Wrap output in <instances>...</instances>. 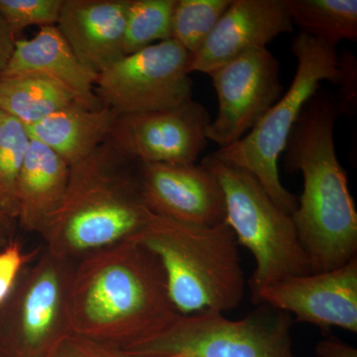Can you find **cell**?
I'll return each mask as SVG.
<instances>
[{"label":"cell","mask_w":357,"mask_h":357,"mask_svg":"<svg viewBox=\"0 0 357 357\" xmlns=\"http://www.w3.org/2000/svg\"><path fill=\"white\" fill-rule=\"evenodd\" d=\"M218 114L206 138L220 148L241 140L284 93L280 64L267 48H256L210 74Z\"/></svg>","instance_id":"obj_10"},{"label":"cell","mask_w":357,"mask_h":357,"mask_svg":"<svg viewBox=\"0 0 357 357\" xmlns=\"http://www.w3.org/2000/svg\"><path fill=\"white\" fill-rule=\"evenodd\" d=\"M77 262L45 248L0 307V357H52L72 333L70 294Z\"/></svg>","instance_id":"obj_8"},{"label":"cell","mask_w":357,"mask_h":357,"mask_svg":"<svg viewBox=\"0 0 357 357\" xmlns=\"http://www.w3.org/2000/svg\"><path fill=\"white\" fill-rule=\"evenodd\" d=\"M321 328L332 326L357 333V256L342 266L287 280L263 289L251 298Z\"/></svg>","instance_id":"obj_12"},{"label":"cell","mask_w":357,"mask_h":357,"mask_svg":"<svg viewBox=\"0 0 357 357\" xmlns=\"http://www.w3.org/2000/svg\"><path fill=\"white\" fill-rule=\"evenodd\" d=\"M69 178L64 160L31 138L18 180L16 220L23 229L43 234L64 204Z\"/></svg>","instance_id":"obj_17"},{"label":"cell","mask_w":357,"mask_h":357,"mask_svg":"<svg viewBox=\"0 0 357 357\" xmlns=\"http://www.w3.org/2000/svg\"><path fill=\"white\" fill-rule=\"evenodd\" d=\"M340 93L337 100L338 114L352 117L357 110V60L354 54L344 50L338 55Z\"/></svg>","instance_id":"obj_26"},{"label":"cell","mask_w":357,"mask_h":357,"mask_svg":"<svg viewBox=\"0 0 357 357\" xmlns=\"http://www.w3.org/2000/svg\"><path fill=\"white\" fill-rule=\"evenodd\" d=\"M8 237L0 234V249L3 248V246H6V243H8Z\"/></svg>","instance_id":"obj_31"},{"label":"cell","mask_w":357,"mask_h":357,"mask_svg":"<svg viewBox=\"0 0 357 357\" xmlns=\"http://www.w3.org/2000/svg\"><path fill=\"white\" fill-rule=\"evenodd\" d=\"M178 314L158 258L135 239L77 262L70 294L73 333L123 351L158 335Z\"/></svg>","instance_id":"obj_1"},{"label":"cell","mask_w":357,"mask_h":357,"mask_svg":"<svg viewBox=\"0 0 357 357\" xmlns=\"http://www.w3.org/2000/svg\"><path fill=\"white\" fill-rule=\"evenodd\" d=\"M33 261V255L23 250L18 241H9L0 249V307L7 299L23 269Z\"/></svg>","instance_id":"obj_25"},{"label":"cell","mask_w":357,"mask_h":357,"mask_svg":"<svg viewBox=\"0 0 357 357\" xmlns=\"http://www.w3.org/2000/svg\"><path fill=\"white\" fill-rule=\"evenodd\" d=\"M138 172L143 199L155 215L199 227L225 222L222 185L202 164L139 163Z\"/></svg>","instance_id":"obj_13"},{"label":"cell","mask_w":357,"mask_h":357,"mask_svg":"<svg viewBox=\"0 0 357 357\" xmlns=\"http://www.w3.org/2000/svg\"><path fill=\"white\" fill-rule=\"evenodd\" d=\"M232 0H176L172 36L192 54L203 46Z\"/></svg>","instance_id":"obj_23"},{"label":"cell","mask_w":357,"mask_h":357,"mask_svg":"<svg viewBox=\"0 0 357 357\" xmlns=\"http://www.w3.org/2000/svg\"><path fill=\"white\" fill-rule=\"evenodd\" d=\"M30 138L22 122L0 110V213L15 222L18 180Z\"/></svg>","instance_id":"obj_21"},{"label":"cell","mask_w":357,"mask_h":357,"mask_svg":"<svg viewBox=\"0 0 357 357\" xmlns=\"http://www.w3.org/2000/svg\"><path fill=\"white\" fill-rule=\"evenodd\" d=\"M129 0H65L57 28L77 59L100 75L124 57Z\"/></svg>","instance_id":"obj_15"},{"label":"cell","mask_w":357,"mask_h":357,"mask_svg":"<svg viewBox=\"0 0 357 357\" xmlns=\"http://www.w3.org/2000/svg\"><path fill=\"white\" fill-rule=\"evenodd\" d=\"M286 0H232L203 46L192 54L189 73L210 74L279 35L292 33Z\"/></svg>","instance_id":"obj_14"},{"label":"cell","mask_w":357,"mask_h":357,"mask_svg":"<svg viewBox=\"0 0 357 357\" xmlns=\"http://www.w3.org/2000/svg\"><path fill=\"white\" fill-rule=\"evenodd\" d=\"M33 75L51 79L89 109L102 107L96 95L98 75L77 59L57 26L41 27L31 39L16 40L0 76Z\"/></svg>","instance_id":"obj_16"},{"label":"cell","mask_w":357,"mask_h":357,"mask_svg":"<svg viewBox=\"0 0 357 357\" xmlns=\"http://www.w3.org/2000/svg\"><path fill=\"white\" fill-rule=\"evenodd\" d=\"M191 58L175 40L151 45L98 75L96 95L117 115L178 107L192 100Z\"/></svg>","instance_id":"obj_9"},{"label":"cell","mask_w":357,"mask_h":357,"mask_svg":"<svg viewBox=\"0 0 357 357\" xmlns=\"http://www.w3.org/2000/svg\"><path fill=\"white\" fill-rule=\"evenodd\" d=\"M257 306L241 319L213 311L178 314L158 335L121 352L128 357H296L293 317L267 305Z\"/></svg>","instance_id":"obj_7"},{"label":"cell","mask_w":357,"mask_h":357,"mask_svg":"<svg viewBox=\"0 0 357 357\" xmlns=\"http://www.w3.org/2000/svg\"><path fill=\"white\" fill-rule=\"evenodd\" d=\"M291 50L297 68L288 91L244 137L229 146L218 148L213 154L227 165L252 174L272 201L292 215L298 198L282 185L279 159L298 117L321 88L319 84L328 81L338 84L340 70L337 49L305 33L292 40Z\"/></svg>","instance_id":"obj_5"},{"label":"cell","mask_w":357,"mask_h":357,"mask_svg":"<svg viewBox=\"0 0 357 357\" xmlns=\"http://www.w3.org/2000/svg\"><path fill=\"white\" fill-rule=\"evenodd\" d=\"M52 357H126L119 349L72 333Z\"/></svg>","instance_id":"obj_27"},{"label":"cell","mask_w":357,"mask_h":357,"mask_svg":"<svg viewBox=\"0 0 357 357\" xmlns=\"http://www.w3.org/2000/svg\"><path fill=\"white\" fill-rule=\"evenodd\" d=\"M65 0H0V14L14 35L29 26L57 25Z\"/></svg>","instance_id":"obj_24"},{"label":"cell","mask_w":357,"mask_h":357,"mask_svg":"<svg viewBox=\"0 0 357 357\" xmlns=\"http://www.w3.org/2000/svg\"><path fill=\"white\" fill-rule=\"evenodd\" d=\"M133 239L158 258L178 314H223L243 302L245 276L238 243L227 222L199 227L153 215Z\"/></svg>","instance_id":"obj_4"},{"label":"cell","mask_w":357,"mask_h":357,"mask_svg":"<svg viewBox=\"0 0 357 357\" xmlns=\"http://www.w3.org/2000/svg\"><path fill=\"white\" fill-rule=\"evenodd\" d=\"M202 165L215 174L225 194L227 218L237 239L253 255L252 297L263 289L292 277L311 274V264L301 243L292 215L272 201L252 174L227 165L213 153Z\"/></svg>","instance_id":"obj_6"},{"label":"cell","mask_w":357,"mask_h":357,"mask_svg":"<svg viewBox=\"0 0 357 357\" xmlns=\"http://www.w3.org/2000/svg\"><path fill=\"white\" fill-rule=\"evenodd\" d=\"M13 222L0 213V234L8 237L13 229Z\"/></svg>","instance_id":"obj_30"},{"label":"cell","mask_w":357,"mask_h":357,"mask_svg":"<svg viewBox=\"0 0 357 357\" xmlns=\"http://www.w3.org/2000/svg\"><path fill=\"white\" fill-rule=\"evenodd\" d=\"M117 116L103 105L89 109L74 103L26 128L30 138L50 148L72 167L109 140Z\"/></svg>","instance_id":"obj_18"},{"label":"cell","mask_w":357,"mask_h":357,"mask_svg":"<svg viewBox=\"0 0 357 357\" xmlns=\"http://www.w3.org/2000/svg\"><path fill=\"white\" fill-rule=\"evenodd\" d=\"M208 110L194 100L173 109L119 115L109 142L138 163L196 164L208 145Z\"/></svg>","instance_id":"obj_11"},{"label":"cell","mask_w":357,"mask_h":357,"mask_svg":"<svg viewBox=\"0 0 357 357\" xmlns=\"http://www.w3.org/2000/svg\"><path fill=\"white\" fill-rule=\"evenodd\" d=\"M286 6L293 25L332 48L357 40L356 0H286Z\"/></svg>","instance_id":"obj_20"},{"label":"cell","mask_w":357,"mask_h":357,"mask_svg":"<svg viewBox=\"0 0 357 357\" xmlns=\"http://www.w3.org/2000/svg\"><path fill=\"white\" fill-rule=\"evenodd\" d=\"M126 357H128V356H126ZM146 357H191V356H185V354H170V356H146Z\"/></svg>","instance_id":"obj_32"},{"label":"cell","mask_w":357,"mask_h":357,"mask_svg":"<svg viewBox=\"0 0 357 357\" xmlns=\"http://www.w3.org/2000/svg\"><path fill=\"white\" fill-rule=\"evenodd\" d=\"M176 0H129L124 55L171 39Z\"/></svg>","instance_id":"obj_22"},{"label":"cell","mask_w":357,"mask_h":357,"mask_svg":"<svg viewBox=\"0 0 357 357\" xmlns=\"http://www.w3.org/2000/svg\"><path fill=\"white\" fill-rule=\"evenodd\" d=\"M337 98L319 88L310 98L284 149V168L302 173L304 188L292 215L311 273L330 271L357 255V213L335 152Z\"/></svg>","instance_id":"obj_2"},{"label":"cell","mask_w":357,"mask_h":357,"mask_svg":"<svg viewBox=\"0 0 357 357\" xmlns=\"http://www.w3.org/2000/svg\"><path fill=\"white\" fill-rule=\"evenodd\" d=\"M317 357H357V349L337 337L319 340L316 345Z\"/></svg>","instance_id":"obj_28"},{"label":"cell","mask_w":357,"mask_h":357,"mask_svg":"<svg viewBox=\"0 0 357 357\" xmlns=\"http://www.w3.org/2000/svg\"><path fill=\"white\" fill-rule=\"evenodd\" d=\"M16 36L0 14V72L6 68L15 48Z\"/></svg>","instance_id":"obj_29"},{"label":"cell","mask_w":357,"mask_h":357,"mask_svg":"<svg viewBox=\"0 0 357 357\" xmlns=\"http://www.w3.org/2000/svg\"><path fill=\"white\" fill-rule=\"evenodd\" d=\"M74 103L79 102L51 79L33 75L0 76V110L25 126L43 121Z\"/></svg>","instance_id":"obj_19"},{"label":"cell","mask_w":357,"mask_h":357,"mask_svg":"<svg viewBox=\"0 0 357 357\" xmlns=\"http://www.w3.org/2000/svg\"><path fill=\"white\" fill-rule=\"evenodd\" d=\"M138 168L109 141L70 167L64 204L42 234L47 250L77 262L137 236L154 215L143 199Z\"/></svg>","instance_id":"obj_3"}]
</instances>
